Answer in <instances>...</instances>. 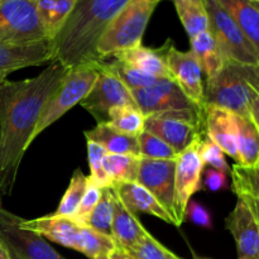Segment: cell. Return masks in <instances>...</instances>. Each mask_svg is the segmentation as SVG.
I'll list each match as a JSON object with an SVG mask.
<instances>
[{"instance_id": "cell-11", "label": "cell", "mask_w": 259, "mask_h": 259, "mask_svg": "<svg viewBox=\"0 0 259 259\" xmlns=\"http://www.w3.org/2000/svg\"><path fill=\"white\" fill-rule=\"evenodd\" d=\"M205 134V133H204ZM201 134L187 148L180 152L175 164V196L174 209L176 227L180 228L185 222L187 204L197 191L201 190L202 172L205 163L199 153V143Z\"/></svg>"}, {"instance_id": "cell-27", "label": "cell", "mask_w": 259, "mask_h": 259, "mask_svg": "<svg viewBox=\"0 0 259 259\" xmlns=\"http://www.w3.org/2000/svg\"><path fill=\"white\" fill-rule=\"evenodd\" d=\"M141 157L132 154L106 153L103 158V168L109 187L123 182H137Z\"/></svg>"}, {"instance_id": "cell-26", "label": "cell", "mask_w": 259, "mask_h": 259, "mask_svg": "<svg viewBox=\"0 0 259 259\" xmlns=\"http://www.w3.org/2000/svg\"><path fill=\"white\" fill-rule=\"evenodd\" d=\"M190 43H191L190 50L194 52L195 57L199 61L202 75L206 77V80L214 77L223 67L225 61L209 30H205L190 38Z\"/></svg>"}, {"instance_id": "cell-14", "label": "cell", "mask_w": 259, "mask_h": 259, "mask_svg": "<svg viewBox=\"0 0 259 259\" xmlns=\"http://www.w3.org/2000/svg\"><path fill=\"white\" fill-rule=\"evenodd\" d=\"M164 61L171 77L176 81L185 95L200 109H204V80L199 61L194 52L179 51L174 46L171 38L166 40Z\"/></svg>"}, {"instance_id": "cell-21", "label": "cell", "mask_w": 259, "mask_h": 259, "mask_svg": "<svg viewBox=\"0 0 259 259\" xmlns=\"http://www.w3.org/2000/svg\"><path fill=\"white\" fill-rule=\"evenodd\" d=\"M259 51V0H215Z\"/></svg>"}, {"instance_id": "cell-23", "label": "cell", "mask_w": 259, "mask_h": 259, "mask_svg": "<svg viewBox=\"0 0 259 259\" xmlns=\"http://www.w3.org/2000/svg\"><path fill=\"white\" fill-rule=\"evenodd\" d=\"M86 139L100 144L106 153L111 154H132L139 157L138 137L129 136L118 131L109 123H98L95 128L86 131Z\"/></svg>"}, {"instance_id": "cell-4", "label": "cell", "mask_w": 259, "mask_h": 259, "mask_svg": "<svg viewBox=\"0 0 259 259\" xmlns=\"http://www.w3.org/2000/svg\"><path fill=\"white\" fill-rule=\"evenodd\" d=\"M20 228L32 230L62 247L71 248L85 254L89 259L110 255L116 244L109 235L101 234L88 225H80L68 218L47 217L32 220H20Z\"/></svg>"}, {"instance_id": "cell-42", "label": "cell", "mask_w": 259, "mask_h": 259, "mask_svg": "<svg viewBox=\"0 0 259 259\" xmlns=\"http://www.w3.org/2000/svg\"><path fill=\"white\" fill-rule=\"evenodd\" d=\"M109 257H110L111 259H137V258H134L133 255L128 252V250L123 249V248H120V247H115V249L113 250V253H111Z\"/></svg>"}, {"instance_id": "cell-39", "label": "cell", "mask_w": 259, "mask_h": 259, "mask_svg": "<svg viewBox=\"0 0 259 259\" xmlns=\"http://www.w3.org/2000/svg\"><path fill=\"white\" fill-rule=\"evenodd\" d=\"M186 219L201 228H206V229L212 228V218L209 210L192 200H190V202L187 204L186 212H185V220Z\"/></svg>"}, {"instance_id": "cell-9", "label": "cell", "mask_w": 259, "mask_h": 259, "mask_svg": "<svg viewBox=\"0 0 259 259\" xmlns=\"http://www.w3.org/2000/svg\"><path fill=\"white\" fill-rule=\"evenodd\" d=\"M48 39L38 17L35 0H0V43Z\"/></svg>"}, {"instance_id": "cell-44", "label": "cell", "mask_w": 259, "mask_h": 259, "mask_svg": "<svg viewBox=\"0 0 259 259\" xmlns=\"http://www.w3.org/2000/svg\"><path fill=\"white\" fill-rule=\"evenodd\" d=\"M95 259H111V258L109 257V255H101V257H98V258H95Z\"/></svg>"}, {"instance_id": "cell-36", "label": "cell", "mask_w": 259, "mask_h": 259, "mask_svg": "<svg viewBox=\"0 0 259 259\" xmlns=\"http://www.w3.org/2000/svg\"><path fill=\"white\" fill-rule=\"evenodd\" d=\"M86 146H88V159L90 164V176L89 179L98 185L100 189L109 187L108 180H106L105 172L103 168V158L106 154V151L94 141L86 139Z\"/></svg>"}, {"instance_id": "cell-45", "label": "cell", "mask_w": 259, "mask_h": 259, "mask_svg": "<svg viewBox=\"0 0 259 259\" xmlns=\"http://www.w3.org/2000/svg\"><path fill=\"white\" fill-rule=\"evenodd\" d=\"M194 259H207V258H201V257H195Z\"/></svg>"}, {"instance_id": "cell-8", "label": "cell", "mask_w": 259, "mask_h": 259, "mask_svg": "<svg viewBox=\"0 0 259 259\" xmlns=\"http://www.w3.org/2000/svg\"><path fill=\"white\" fill-rule=\"evenodd\" d=\"M144 131L166 142L177 153L205 133L204 110H168L147 116Z\"/></svg>"}, {"instance_id": "cell-37", "label": "cell", "mask_w": 259, "mask_h": 259, "mask_svg": "<svg viewBox=\"0 0 259 259\" xmlns=\"http://www.w3.org/2000/svg\"><path fill=\"white\" fill-rule=\"evenodd\" d=\"M101 189L96 184H94L90 179L88 177V186H86L85 194H83L82 199H81L80 204H78L77 210L73 214L71 219L75 223L80 225H86L89 217L93 212L94 207L98 204L99 199H100Z\"/></svg>"}, {"instance_id": "cell-25", "label": "cell", "mask_w": 259, "mask_h": 259, "mask_svg": "<svg viewBox=\"0 0 259 259\" xmlns=\"http://www.w3.org/2000/svg\"><path fill=\"white\" fill-rule=\"evenodd\" d=\"M237 123L238 163L240 166H259V125L250 119L235 115Z\"/></svg>"}, {"instance_id": "cell-31", "label": "cell", "mask_w": 259, "mask_h": 259, "mask_svg": "<svg viewBox=\"0 0 259 259\" xmlns=\"http://www.w3.org/2000/svg\"><path fill=\"white\" fill-rule=\"evenodd\" d=\"M104 65L109 71L114 73L129 90H134V89H142L146 86L153 85L159 77H156L153 75L143 72V71L138 70L134 66L129 65V63L123 62L120 60H115L114 58L111 62L104 61Z\"/></svg>"}, {"instance_id": "cell-40", "label": "cell", "mask_w": 259, "mask_h": 259, "mask_svg": "<svg viewBox=\"0 0 259 259\" xmlns=\"http://www.w3.org/2000/svg\"><path fill=\"white\" fill-rule=\"evenodd\" d=\"M204 176V186L210 191H220V190L228 189V175L222 171H218L214 168L204 169L202 172Z\"/></svg>"}, {"instance_id": "cell-33", "label": "cell", "mask_w": 259, "mask_h": 259, "mask_svg": "<svg viewBox=\"0 0 259 259\" xmlns=\"http://www.w3.org/2000/svg\"><path fill=\"white\" fill-rule=\"evenodd\" d=\"M138 149L141 158L176 159L177 152L154 134L143 131L138 136Z\"/></svg>"}, {"instance_id": "cell-41", "label": "cell", "mask_w": 259, "mask_h": 259, "mask_svg": "<svg viewBox=\"0 0 259 259\" xmlns=\"http://www.w3.org/2000/svg\"><path fill=\"white\" fill-rule=\"evenodd\" d=\"M53 7H55V0H35V8H37L38 17H39L43 28H45V32L47 30L48 24H50Z\"/></svg>"}, {"instance_id": "cell-13", "label": "cell", "mask_w": 259, "mask_h": 259, "mask_svg": "<svg viewBox=\"0 0 259 259\" xmlns=\"http://www.w3.org/2000/svg\"><path fill=\"white\" fill-rule=\"evenodd\" d=\"M131 91L137 106L146 118L168 110H204L195 105L172 78H158L153 85Z\"/></svg>"}, {"instance_id": "cell-34", "label": "cell", "mask_w": 259, "mask_h": 259, "mask_svg": "<svg viewBox=\"0 0 259 259\" xmlns=\"http://www.w3.org/2000/svg\"><path fill=\"white\" fill-rule=\"evenodd\" d=\"M128 252L137 259H180L147 230Z\"/></svg>"}, {"instance_id": "cell-3", "label": "cell", "mask_w": 259, "mask_h": 259, "mask_svg": "<svg viewBox=\"0 0 259 259\" xmlns=\"http://www.w3.org/2000/svg\"><path fill=\"white\" fill-rule=\"evenodd\" d=\"M205 105L224 109L259 125V66L225 61L219 72L206 80Z\"/></svg>"}, {"instance_id": "cell-28", "label": "cell", "mask_w": 259, "mask_h": 259, "mask_svg": "<svg viewBox=\"0 0 259 259\" xmlns=\"http://www.w3.org/2000/svg\"><path fill=\"white\" fill-rule=\"evenodd\" d=\"M172 2L189 38L207 30L209 20L202 0H172Z\"/></svg>"}, {"instance_id": "cell-35", "label": "cell", "mask_w": 259, "mask_h": 259, "mask_svg": "<svg viewBox=\"0 0 259 259\" xmlns=\"http://www.w3.org/2000/svg\"><path fill=\"white\" fill-rule=\"evenodd\" d=\"M199 153L202 162L205 164H209L211 168L222 171L224 174H229L230 167L225 159L224 152L222 151L219 146L215 143L212 139H210L206 134L201 137L199 143Z\"/></svg>"}, {"instance_id": "cell-30", "label": "cell", "mask_w": 259, "mask_h": 259, "mask_svg": "<svg viewBox=\"0 0 259 259\" xmlns=\"http://www.w3.org/2000/svg\"><path fill=\"white\" fill-rule=\"evenodd\" d=\"M86 186H88V176H85L80 168L75 169L70 180V185H68L60 205L52 214L53 217L71 219L77 210L83 194H85Z\"/></svg>"}, {"instance_id": "cell-15", "label": "cell", "mask_w": 259, "mask_h": 259, "mask_svg": "<svg viewBox=\"0 0 259 259\" xmlns=\"http://www.w3.org/2000/svg\"><path fill=\"white\" fill-rule=\"evenodd\" d=\"M175 164L176 159L141 158L137 182L148 190L175 220ZM176 227V220H175Z\"/></svg>"}, {"instance_id": "cell-6", "label": "cell", "mask_w": 259, "mask_h": 259, "mask_svg": "<svg viewBox=\"0 0 259 259\" xmlns=\"http://www.w3.org/2000/svg\"><path fill=\"white\" fill-rule=\"evenodd\" d=\"M98 78V61L68 70L58 90L48 100L33 133V141L88 96Z\"/></svg>"}, {"instance_id": "cell-5", "label": "cell", "mask_w": 259, "mask_h": 259, "mask_svg": "<svg viewBox=\"0 0 259 259\" xmlns=\"http://www.w3.org/2000/svg\"><path fill=\"white\" fill-rule=\"evenodd\" d=\"M161 0H131L106 27L96 45L101 61L142 45L149 19Z\"/></svg>"}, {"instance_id": "cell-38", "label": "cell", "mask_w": 259, "mask_h": 259, "mask_svg": "<svg viewBox=\"0 0 259 259\" xmlns=\"http://www.w3.org/2000/svg\"><path fill=\"white\" fill-rule=\"evenodd\" d=\"M76 0H55L52 17H51L50 24H48L47 30H46L48 39L52 40L55 35L58 33V30L62 28L63 23L66 22L68 15L72 12Z\"/></svg>"}, {"instance_id": "cell-12", "label": "cell", "mask_w": 259, "mask_h": 259, "mask_svg": "<svg viewBox=\"0 0 259 259\" xmlns=\"http://www.w3.org/2000/svg\"><path fill=\"white\" fill-rule=\"evenodd\" d=\"M98 123H106L111 109L119 106H137L132 91L104 65V61H98V78L93 89L80 103ZM138 108V106H137Z\"/></svg>"}, {"instance_id": "cell-16", "label": "cell", "mask_w": 259, "mask_h": 259, "mask_svg": "<svg viewBox=\"0 0 259 259\" xmlns=\"http://www.w3.org/2000/svg\"><path fill=\"white\" fill-rule=\"evenodd\" d=\"M53 60V43L50 39L19 45L0 43V83L15 71L33 66L50 65Z\"/></svg>"}, {"instance_id": "cell-46", "label": "cell", "mask_w": 259, "mask_h": 259, "mask_svg": "<svg viewBox=\"0 0 259 259\" xmlns=\"http://www.w3.org/2000/svg\"><path fill=\"white\" fill-rule=\"evenodd\" d=\"M180 259H181V258H180Z\"/></svg>"}, {"instance_id": "cell-7", "label": "cell", "mask_w": 259, "mask_h": 259, "mask_svg": "<svg viewBox=\"0 0 259 259\" xmlns=\"http://www.w3.org/2000/svg\"><path fill=\"white\" fill-rule=\"evenodd\" d=\"M206 9L209 27L224 61L259 66V51L248 40L234 20L219 7L215 0H202Z\"/></svg>"}, {"instance_id": "cell-20", "label": "cell", "mask_w": 259, "mask_h": 259, "mask_svg": "<svg viewBox=\"0 0 259 259\" xmlns=\"http://www.w3.org/2000/svg\"><path fill=\"white\" fill-rule=\"evenodd\" d=\"M147 232L137 214L126 209L113 192V224L111 238L116 247L128 250L141 239Z\"/></svg>"}, {"instance_id": "cell-17", "label": "cell", "mask_w": 259, "mask_h": 259, "mask_svg": "<svg viewBox=\"0 0 259 259\" xmlns=\"http://www.w3.org/2000/svg\"><path fill=\"white\" fill-rule=\"evenodd\" d=\"M238 250V259H259V215L238 200L225 220Z\"/></svg>"}, {"instance_id": "cell-1", "label": "cell", "mask_w": 259, "mask_h": 259, "mask_svg": "<svg viewBox=\"0 0 259 259\" xmlns=\"http://www.w3.org/2000/svg\"><path fill=\"white\" fill-rule=\"evenodd\" d=\"M70 68L53 61L39 75L0 83V192L12 195L25 152L48 100Z\"/></svg>"}, {"instance_id": "cell-43", "label": "cell", "mask_w": 259, "mask_h": 259, "mask_svg": "<svg viewBox=\"0 0 259 259\" xmlns=\"http://www.w3.org/2000/svg\"><path fill=\"white\" fill-rule=\"evenodd\" d=\"M0 259H10L9 255H8L7 250L4 249V247H3L2 244H0Z\"/></svg>"}, {"instance_id": "cell-10", "label": "cell", "mask_w": 259, "mask_h": 259, "mask_svg": "<svg viewBox=\"0 0 259 259\" xmlns=\"http://www.w3.org/2000/svg\"><path fill=\"white\" fill-rule=\"evenodd\" d=\"M22 218L0 207V244L10 259H66L38 233L20 228Z\"/></svg>"}, {"instance_id": "cell-24", "label": "cell", "mask_w": 259, "mask_h": 259, "mask_svg": "<svg viewBox=\"0 0 259 259\" xmlns=\"http://www.w3.org/2000/svg\"><path fill=\"white\" fill-rule=\"evenodd\" d=\"M230 169L233 191L238 200L259 215V166L247 167L235 163Z\"/></svg>"}, {"instance_id": "cell-18", "label": "cell", "mask_w": 259, "mask_h": 259, "mask_svg": "<svg viewBox=\"0 0 259 259\" xmlns=\"http://www.w3.org/2000/svg\"><path fill=\"white\" fill-rule=\"evenodd\" d=\"M204 131L222 148L224 154L238 163L237 123L235 115L212 105L204 106Z\"/></svg>"}, {"instance_id": "cell-19", "label": "cell", "mask_w": 259, "mask_h": 259, "mask_svg": "<svg viewBox=\"0 0 259 259\" xmlns=\"http://www.w3.org/2000/svg\"><path fill=\"white\" fill-rule=\"evenodd\" d=\"M121 204L131 210L133 214H148L161 219L162 222L175 225V220L166 209L158 202V200L144 189L138 182H123L110 187Z\"/></svg>"}, {"instance_id": "cell-22", "label": "cell", "mask_w": 259, "mask_h": 259, "mask_svg": "<svg viewBox=\"0 0 259 259\" xmlns=\"http://www.w3.org/2000/svg\"><path fill=\"white\" fill-rule=\"evenodd\" d=\"M164 52H166V45L159 48L144 47L143 45H141L116 53L113 56V58L129 63L138 70L156 76V77L172 78L166 66V61H164Z\"/></svg>"}, {"instance_id": "cell-2", "label": "cell", "mask_w": 259, "mask_h": 259, "mask_svg": "<svg viewBox=\"0 0 259 259\" xmlns=\"http://www.w3.org/2000/svg\"><path fill=\"white\" fill-rule=\"evenodd\" d=\"M131 0H76L72 12L52 39L55 60L66 67L99 61L96 45L111 20Z\"/></svg>"}, {"instance_id": "cell-32", "label": "cell", "mask_w": 259, "mask_h": 259, "mask_svg": "<svg viewBox=\"0 0 259 259\" xmlns=\"http://www.w3.org/2000/svg\"><path fill=\"white\" fill-rule=\"evenodd\" d=\"M113 224V190L110 187L101 189L100 199L89 217L86 225L96 232L111 237Z\"/></svg>"}, {"instance_id": "cell-29", "label": "cell", "mask_w": 259, "mask_h": 259, "mask_svg": "<svg viewBox=\"0 0 259 259\" xmlns=\"http://www.w3.org/2000/svg\"><path fill=\"white\" fill-rule=\"evenodd\" d=\"M106 123L129 136L138 137L144 131L146 116L137 106H119L111 109Z\"/></svg>"}]
</instances>
